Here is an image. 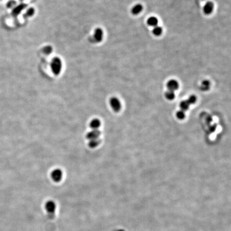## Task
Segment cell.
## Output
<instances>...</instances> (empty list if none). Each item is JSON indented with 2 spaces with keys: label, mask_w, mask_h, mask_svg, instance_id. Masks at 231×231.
<instances>
[{
  "label": "cell",
  "mask_w": 231,
  "mask_h": 231,
  "mask_svg": "<svg viewBox=\"0 0 231 231\" xmlns=\"http://www.w3.org/2000/svg\"><path fill=\"white\" fill-rule=\"evenodd\" d=\"M50 67L52 73L56 76L59 75L62 69V62L58 57L53 58L51 61Z\"/></svg>",
  "instance_id": "cell-1"
},
{
  "label": "cell",
  "mask_w": 231,
  "mask_h": 231,
  "mask_svg": "<svg viewBox=\"0 0 231 231\" xmlns=\"http://www.w3.org/2000/svg\"><path fill=\"white\" fill-rule=\"evenodd\" d=\"M109 104L112 109L116 113L119 112L122 108V104L120 100L117 97H112L110 98Z\"/></svg>",
  "instance_id": "cell-2"
},
{
  "label": "cell",
  "mask_w": 231,
  "mask_h": 231,
  "mask_svg": "<svg viewBox=\"0 0 231 231\" xmlns=\"http://www.w3.org/2000/svg\"><path fill=\"white\" fill-rule=\"evenodd\" d=\"M56 208V204L53 201L49 200L47 201L45 204V209L46 211L48 213L49 215H50L51 217L54 215Z\"/></svg>",
  "instance_id": "cell-3"
},
{
  "label": "cell",
  "mask_w": 231,
  "mask_h": 231,
  "mask_svg": "<svg viewBox=\"0 0 231 231\" xmlns=\"http://www.w3.org/2000/svg\"><path fill=\"white\" fill-rule=\"evenodd\" d=\"M63 177V172L61 169H56L52 171L51 173V178L55 183L61 181Z\"/></svg>",
  "instance_id": "cell-4"
},
{
  "label": "cell",
  "mask_w": 231,
  "mask_h": 231,
  "mask_svg": "<svg viewBox=\"0 0 231 231\" xmlns=\"http://www.w3.org/2000/svg\"><path fill=\"white\" fill-rule=\"evenodd\" d=\"M100 135L101 132L98 130H91L87 133L86 137L89 141L99 139Z\"/></svg>",
  "instance_id": "cell-5"
},
{
  "label": "cell",
  "mask_w": 231,
  "mask_h": 231,
  "mask_svg": "<svg viewBox=\"0 0 231 231\" xmlns=\"http://www.w3.org/2000/svg\"><path fill=\"white\" fill-rule=\"evenodd\" d=\"M27 6H28L27 4L22 3L19 4H18V6H15V7L13 8V9H12V16H13L14 17H16V16H18L21 13V12L23 10L25 9L27 7Z\"/></svg>",
  "instance_id": "cell-6"
},
{
  "label": "cell",
  "mask_w": 231,
  "mask_h": 231,
  "mask_svg": "<svg viewBox=\"0 0 231 231\" xmlns=\"http://www.w3.org/2000/svg\"><path fill=\"white\" fill-rule=\"evenodd\" d=\"M103 38V31L101 28H96L94 33V39L97 43H100Z\"/></svg>",
  "instance_id": "cell-7"
},
{
  "label": "cell",
  "mask_w": 231,
  "mask_h": 231,
  "mask_svg": "<svg viewBox=\"0 0 231 231\" xmlns=\"http://www.w3.org/2000/svg\"><path fill=\"white\" fill-rule=\"evenodd\" d=\"M167 86L169 91H174L179 88V84L176 80L171 79L167 82Z\"/></svg>",
  "instance_id": "cell-8"
},
{
  "label": "cell",
  "mask_w": 231,
  "mask_h": 231,
  "mask_svg": "<svg viewBox=\"0 0 231 231\" xmlns=\"http://www.w3.org/2000/svg\"><path fill=\"white\" fill-rule=\"evenodd\" d=\"M213 10V4L211 2H208L205 3L203 7V12L204 14L208 15L211 13Z\"/></svg>",
  "instance_id": "cell-9"
},
{
  "label": "cell",
  "mask_w": 231,
  "mask_h": 231,
  "mask_svg": "<svg viewBox=\"0 0 231 231\" xmlns=\"http://www.w3.org/2000/svg\"><path fill=\"white\" fill-rule=\"evenodd\" d=\"M101 125V121L98 119H93L89 123V126L91 130H98Z\"/></svg>",
  "instance_id": "cell-10"
},
{
  "label": "cell",
  "mask_w": 231,
  "mask_h": 231,
  "mask_svg": "<svg viewBox=\"0 0 231 231\" xmlns=\"http://www.w3.org/2000/svg\"><path fill=\"white\" fill-rule=\"evenodd\" d=\"M142 9H143L142 6L140 4H137L132 8V9L131 10V13L134 15H137L142 11Z\"/></svg>",
  "instance_id": "cell-11"
},
{
  "label": "cell",
  "mask_w": 231,
  "mask_h": 231,
  "mask_svg": "<svg viewBox=\"0 0 231 231\" xmlns=\"http://www.w3.org/2000/svg\"><path fill=\"white\" fill-rule=\"evenodd\" d=\"M210 88V82L208 80H204L200 86V89L202 91H207Z\"/></svg>",
  "instance_id": "cell-12"
},
{
  "label": "cell",
  "mask_w": 231,
  "mask_h": 231,
  "mask_svg": "<svg viewBox=\"0 0 231 231\" xmlns=\"http://www.w3.org/2000/svg\"><path fill=\"white\" fill-rule=\"evenodd\" d=\"M100 143L101 140L99 139L89 140L88 142V146L91 148H95L100 145Z\"/></svg>",
  "instance_id": "cell-13"
},
{
  "label": "cell",
  "mask_w": 231,
  "mask_h": 231,
  "mask_svg": "<svg viewBox=\"0 0 231 231\" xmlns=\"http://www.w3.org/2000/svg\"><path fill=\"white\" fill-rule=\"evenodd\" d=\"M147 24L150 26L155 27L157 25L158 19L155 17H150L147 20Z\"/></svg>",
  "instance_id": "cell-14"
},
{
  "label": "cell",
  "mask_w": 231,
  "mask_h": 231,
  "mask_svg": "<svg viewBox=\"0 0 231 231\" xmlns=\"http://www.w3.org/2000/svg\"><path fill=\"white\" fill-rule=\"evenodd\" d=\"M180 108L181 109V110H183L185 112L187 110L189 109L190 104H189L188 101L187 100H184L181 101L180 103Z\"/></svg>",
  "instance_id": "cell-15"
},
{
  "label": "cell",
  "mask_w": 231,
  "mask_h": 231,
  "mask_svg": "<svg viewBox=\"0 0 231 231\" xmlns=\"http://www.w3.org/2000/svg\"><path fill=\"white\" fill-rule=\"evenodd\" d=\"M34 13H35V9L31 7L27 10V11L25 13L23 16L24 18H28L33 16L34 15Z\"/></svg>",
  "instance_id": "cell-16"
},
{
  "label": "cell",
  "mask_w": 231,
  "mask_h": 231,
  "mask_svg": "<svg viewBox=\"0 0 231 231\" xmlns=\"http://www.w3.org/2000/svg\"><path fill=\"white\" fill-rule=\"evenodd\" d=\"M162 32H163V30H162L161 27L158 26L157 25L154 27V28L152 30V33L155 36L161 35V34L162 33Z\"/></svg>",
  "instance_id": "cell-17"
},
{
  "label": "cell",
  "mask_w": 231,
  "mask_h": 231,
  "mask_svg": "<svg viewBox=\"0 0 231 231\" xmlns=\"http://www.w3.org/2000/svg\"><path fill=\"white\" fill-rule=\"evenodd\" d=\"M165 96L168 100H173L175 97V94H174V91L168 90L167 91L165 92Z\"/></svg>",
  "instance_id": "cell-18"
},
{
  "label": "cell",
  "mask_w": 231,
  "mask_h": 231,
  "mask_svg": "<svg viewBox=\"0 0 231 231\" xmlns=\"http://www.w3.org/2000/svg\"><path fill=\"white\" fill-rule=\"evenodd\" d=\"M176 117L177 118L179 119L180 120H183L185 118V112L181 110L178 111V112L176 113Z\"/></svg>",
  "instance_id": "cell-19"
},
{
  "label": "cell",
  "mask_w": 231,
  "mask_h": 231,
  "mask_svg": "<svg viewBox=\"0 0 231 231\" xmlns=\"http://www.w3.org/2000/svg\"><path fill=\"white\" fill-rule=\"evenodd\" d=\"M43 53H45L46 55H49L52 52V46H45L43 48Z\"/></svg>",
  "instance_id": "cell-20"
},
{
  "label": "cell",
  "mask_w": 231,
  "mask_h": 231,
  "mask_svg": "<svg viewBox=\"0 0 231 231\" xmlns=\"http://www.w3.org/2000/svg\"><path fill=\"white\" fill-rule=\"evenodd\" d=\"M187 101H188V102L190 105L196 103V102L197 101V97H196V96H195L194 95H192L188 97V98L187 100Z\"/></svg>",
  "instance_id": "cell-21"
},
{
  "label": "cell",
  "mask_w": 231,
  "mask_h": 231,
  "mask_svg": "<svg viewBox=\"0 0 231 231\" xmlns=\"http://www.w3.org/2000/svg\"><path fill=\"white\" fill-rule=\"evenodd\" d=\"M16 5V2L15 0H10L6 3V6L8 8H13Z\"/></svg>",
  "instance_id": "cell-22"
},
{
  "label": "cell",
  "mask_w": 231,
  "mask_h": 231,
  "mask_svg": "<svg viewBox=\"0 0 231 231\" xmlns=\"http://www.w3.org/2000/svg\"><path fill=\"white\" fill-rule=\"evenodd\" d=\"M21 1H24V0H21Z\"/></svg>",
  "instance_id": "cell-23"
}]
</instances>
